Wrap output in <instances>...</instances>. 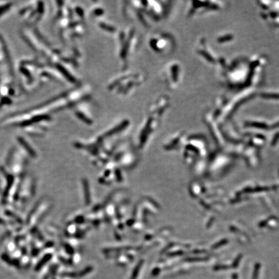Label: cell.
<instances>
[{"instance_id": "cell-1", "label": "cell", "mask_w": 279, "mask_h": 279, "mask_svg": "<svg viewBox=\"0 0 279 279\" xmlns=\"http://www.w3.org/2000/svg\"><path fill=\"white\" fill-rule=\"evenodd\" d=\"M2 222H3V221L1 220V219H0V224L2 223Z\"/></svg>"}]
</instances>
